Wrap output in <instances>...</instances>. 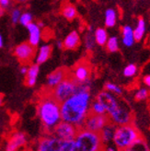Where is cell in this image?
I'll return each mask as SVG.
<instances>
[{
	"label": "cell",
	"mask_w": 150,
	"mask_h": 151,
	"mask_svg": "<svg viewBox=\"0 0 150 151\" xmlns=\"http://www.w3.org/2000/svg\"><path fill=\"white\" fill-rule=\"evenodd\" d=\"M33 19V17H32V14L31 12H28V11H25V12H22L21 16H20V19H19V23L22 26L24 27H27L29 23H32Z\"/></svg>",
	"instance_id": "cell-26"
},
{
	"label": "cell",
	"mask_w": 150,
	"mask_h": 151,
	"mask_svg": "<svg viewBox=\"0 0 150 151\" xmlns=\"http://www.w3.org/2000/svg\"><path fill=\"white\" fill-rule=\"evenodd\" d=\"M144 83L150 88V75L146 76V77L144 78Z\"/></svg>",
	"instance_id": "cell-35"
},
{
	"label": "cell",
	"mask_w": 150,
	"mask_h": 151,
	"mask_svg": "<svg viewBox=\"0 0 150 151\" xmlns=\"http://www.w3.org/2000/svg\"><path fill=\"white\" fill-rule=\"evenodd\" d=\"M149 95L148 89L146 88H140L137 91L134 93V99L136 101H145L147 99V97Z\"/></svg>",
	"instance_id": "cell-29"
},
{
	"label": "cell",
	"mask_w": 150,
	"mask_h": 151,
	"mask_svg": "<svg viewBox=\"0 0 150 151\" xmlns=\"http://www.w3.org/2000/svg\"><path fill=\"white\" fill-rule=\"evenodd\" d=\"M16 3H19V4H24V3H27L29 0H14Z\"/></svg>",
	"instance_id": "cell-37"
},
{
	"label": "cell",
	"mask_w": 150,
	"mask_h": 151,
	"mask_svg": "<svg viewBox=\"0 0 150 151\" xmlns=\"http://www.w3.org/2000/svg\"><path fill=\"white\" fill-rule=\"evenodd\" d=\"M105 89L114 95H122L123 94V88L120 86L114 84V83H111V82L106 83V84H105Z\"/></svg>",
	"instance_id": "cell-25"
},
{
	"label": "cell",
	"mask_w": 150,
	"mask_h": 151,
	"mask_svg": "<svg viewBox=\"0 0 150 151\" xmlns=\"http://www.w3.org/2000/svg\"><path fill=\"white\" fill-rule=\"evenodd\" d=\"M61 140L52 134H44L36 145L35 151H59Z\"/></svg>",
	"instance_id": "cell-9"
},
{
	"label": "cell",
	"mask_w": 150,
	"mask_h": 151,
	"mask_svg": "<svg viewBox=\"0 0 150 151\" xmlns=\"http://www.w3.org/2000/svg\"><path fill=\"white\" fill-rule=\"evenodd\" d=\"M75 81L78 83H83L88 80L89 78V68L85 64L78 65L75 70L73 71V75L71 77Z\"/></svg>",
	"instance_id": "cell-14"
},
{
	"label": "cell",
	"mask_w": 150,
	"mask_h": 151,
	"mask_svg": "<svg viewBox=\"0 0 150 151\" xmlns=\"http://www.w3.org/2000/svg\"><path fill=\"white\" fill-rule=\"evenodd\" d=\"M62 14L63 16L68 20H71L73 19L76 18L77 16V10H76V7H75L73 5L70 4H65L63 9H62Z\"/></svg>",
	"instance_id": "cell-21"
},
{
	"label": "cell",
	"mask_w": 150,
	"mask_h": 151,
	"mask_svg": "<svg viewBox=\"0 0 150 151\" xmlns=\"http://www.w3.org/2000/svg\"><path fill=\"white\" fill-rule=\"evenodd\" d=\"M108 123H110V120L106 114L99 115V114H94V113L90 112L85 121L83 128L91 132L100 133L102 130V128Z\"/></svg>",
	"instance_id": "cell-8"
},
{
	"label": "cell",
	"mask_w": 150,
	"mask_h": 151,
	"mask_svg": "<svg viewBox=\"0 0 150 151\" xmlns=\"http://www.w3.org/2000/svg\"><path fill=\"white\" fill-rule=\"evenodd\" d=\"M13 52L22 65H29L35 55V47H33L29 42H22L14 48Z\"/></svg>",
	"instance_id": "cell-7"
},
{
	"label": "cell",
	"mask_w": 150,
	"mask_h": 151,
	"mask_svg": "<svg viewBox=\"0 0 150 151\" xmlns=\"http://www.w3.org/2000/svg\"><path fill=\"white\" fill-rule=\"evenodd\" d=\"M90 112L94 113V114L105 115V114H106V109H105V106L100 101H99L98 100H95L94 101L91 102Z\"/></svg>",
	"instance_id": "cell-23"
},
{
	"label": "cell",
	"mask_w": 150,
	"mask_h": 151,
	"mask_svg": "<svg viewBox=\"0 0 150 151\" xmlns=\"http://www.w3.org/2000/svg\"><path fill=\"white\" fill-rule=\"evenodd\" d=\"M29 65H22L21 67H20V74L23 75V76H26V74L28 73V70H29Z\"/></svg>",
	"instance_id": "cell-34"
},
{
	"label": "cell",
	"mask_w": 150,
	"mask_h": 151,
	"mask_svg": "<svg viewBox=\"0 0 150 151\" xmlns=\"http://www.w3.org/2000/svg\"><path fill=\"white\" fill-rule=\"evenodd\" d=\"M14 0H0V6H1L4 9H7L11 6V4Z\"/></svg>",
	"instance_id": "cell-33"
},
{
	"label": "cell",
	"mask_w": 150,
	"mask_h": 151,
	"mask_svg": "<svg viewBox=\"0 0 150 151\" xmlns=\"http://www.w3.org/2000/svg\"><path fill=\"white\" fill-rule=\"evenodd\" d=\"M67 77H69V76L65 68H58L55 71H52L47 77L46 89L52 90L54 88H55L59 83H61L64 79H65Z\"/></svg>",
	"instance_id": "cell-11"
},
{
	"label": "cell",
	"mask_w": 150,
	"mask_h": 151,
	"mask_svg": "<svg viewBox=\"0 0 150 151\" xmlns=\"http://www.w3.org/2000/svg\"><path fill=\"white\" fill-rule=\"evenodd\" d=\"M130 148L132 149V151H150L146 141L142 137H139Z\"/></svg>",
	"instance_id": "cell-24"
},
{
	"label": "cell",
	"mask_w": 150,
	"mask_h": 151,
	"mask_svg": "<svg viewBox=\"0 0 150 151\" xmlns=\"http://www.w3.org/2000/svg\"><path fill=\"white\" fill-rule=\"evenodd\" d=\"M3 46H4V40H3L1 33H0V48H2Z\"/></svg>",
	"instance_id": "cell-39"
},
{
	"label": "cell",
	"mask_w": 150,
	"mask_h": 151,
	"mask_svg": "<svg viewBox=\"0 0 150 151\" xmlns=\"http://www.w3.org/2000/svg\"><path fill=\"white\" fill-rule=\"evenodd\" d=\"M145 32H146V22H145V19H140L138 20L136 28L133 29L134 40L140 41L142 38H143Z\"/></svg>",
	"instance_id": "cell-19"
},
{
	"label": "cell",
	"mask_w": 150,
	"mask_h": 151,
	"mask_svg": "<svg viewBox=\"0 0 150 151\" xmlns=\"http://www.w3.org/2000/svg\"><path fill=\"white\" fill-rule=\"evenodd\" d=\"M116 19H117V15L114 9H109L105 12V25L109 28L114 27L116 24Z\"/></svg>",
	"instance_id": "cell-20"
},
{
	"label": "cell",
	"mask_w": 150,
	"mask_h": 151,
	"mask_svg": "<svg viewBox=\"0 0 150 151\" xmlns=\"http://www.w3.org/2000/svg\"><path fill=\"white\" fill-rule=\"evenodd\" d=\"M78 83L75 81L71 77H67L61 83H59L55 88L50 90V92L56 101L62 103L76 93L78 91Z\"/></svg>",
	"instance_id": "cell-5"
},
{
	"label": "cell",
	"mask_w": 150,
	"mask_h": 151,
	"mask_svg": "<svg viewBox=\"0 0 150 151\" xmlns=\"http://www.w3.org/2000/svg\"><path fill=\"white\" fill-rule=\"evenodd\" d=\"M22 14V11L20 9V7H13L11 9V12H10V19H11V22L13 25H16L19 23V19H20V16Z\"/></svg>",
	"instance_id": "cell-28"
},
{
	"label": "cell",
	"mask_w": 150,
	"mask_h": 151,
	"mask_svg": "<svg viewBox=\"0 0 150 151\" xmlns=\"http://www.w3.org/2000/svg\"><path fill=\"white\" fill-rule=\"evenodd\" d=\"M64 48L67 50H74L78 47L80 43V38L77 32H72L64 40Z\"/></svg>",
	"instance_id": "cell-16"
},
{
	"label": "cell",
	"mask_w": 150,
	"mask_h": 151,
	"mask_svg": "<svg viewBox=\"0 0 150 151\" xmlns=\"http://www.w3.org/2000/svg\"><path fill=\"white\" fill-rule=\"evenodd\" d=\"M121 151H132L131 148H127V149H124V150H121Z\"/></svg>",
	"instance_id": "cell-42"
},
{
	"label": "cell",
	"mask_w": 150,
	"mask_h": 151,
	"mask_svg": "<svg viewBox=\"0 0 150 151\" xmlns=\"http://www.w3.org/2000/svg\"><path fill=\"white\" fill-rule=\"evenodd\" d=\"M37 24H38V26L42 29V27H43V23H42V21H39V22H37Z\"/></svg>",
	"instance_id": "cell-41"
},
{
	"label": "cell",
	"mask_w": 150,
	"mask_h": 151,
	"mask_svg": "<svg viewBox=\"0 0 150 151\" xmlns=\"http://www.w3.org/2000/svg\"><path fill=\"white\" fill-rule=\"evenodd\" d=\"M139 137H141L139 131L132 124L119 125L116 126L112 143L120 150H124L130 148Z\"/></svg>",
	"instance_id": "cell-4"
},
{
	"label": "cell",
	"mask_w": 150,
	"mask_h": 151,
	"mask_svg": "<svg viewBox=\"0 0 150 151\" xmlns=\"http://www.w3.org/2000/svg\"><path fill=\"white\" fill-rule=\"evenodd\" d=\"M102 149L103 144L100 134L81 128L74 139L70 151H102Z\"/></svg>",
	"instance_id": "cell-3"
},
{
	"label": "cell",
	"mask_w": 150,
	"mask_h": 151,
	"mask_svg": "<svg viewBox=\"0 0 150 151\" xmlns=\"http://www.w3.org/2000/svg\"><path fill=\"white\" fill-rule=\"evenodd\" d=\"M95 40L100 45H105L108 41V33L102 28H99L95 32Z\"/></svg>",
	"instance_id": "cell-22"
},
{
	"label": "cell",
	"mask_w": 150,
	"mask_h": 151,
	"mask_svg": "<svg viewBox=\"0 0 150 151\" xmlns=\"http://www.w3.org/2000/svg\"><path fill=\"white\" fill-rule=\"evenodd\" d=\"M90 81L78 83V91L61 103L62 121L70 123L78 129L83 128L85 121L90 113L91 96Z\"/></svg>",
	"instance_id": "cell-1"
},
{
	"label": "cell",
	"mask_w": 150,
	"mask_h": 151,
	"mask_svg": "<svg viewBox=\"0 0 150 151\" xmlns=\"http://www.w3.org/2000/svg\"><path fill=\"white\" fill-rule=\"evenodd\" d=\"M56 46L59 48V49H63L64 48V42L62 41H57L56 42Z\"/></svg>",
	"instance_id": "cell-36"
},
{
	"label": "cell",
	"mask_w": 150,
	"mask_h": 151,
	"mask_svg": "<svg viewBox=\"0 0 150 151\" xmlns=\"http://www.w3.org/2000/svg\"><path fill=\"white\" fill-rule=\"evenodd\" d=\"M133 29L131 26H124L123 28V43L127 47H130L134 42Z\"/></svg>",
	"instance_id": "cell-18"
},
{
	"label": "cell",
	"mask_w": 150,
	"mask_h": 151,
	"mask_svg": "<svg viewBox=\"0 0 150 151\" xmlns=\"http://www.w3.org/2000/svg\"><path fill=\"white\" fill-rule=\"evenodd\" d=\"M115 129H116V125L110 122L105 125L102 128V130L99 133L103 146L111 144V143L113 142Z\"/></svg>",
	"instance_id": "cell-13"
},
{
	"label": "cell",
	"mask_w": 150,
	"mask_h": 151,
	"mask_svg": "<svg viewBox=\"0 0 150 151\" xmlns=\"http://www.w3.org/2000/svg\"><path fill=\"white\" fill-rule=\"evenodd\" d=\"M52 54V46L49 44H44L42 45L38 51V55L36 56V64L42 65L45 63L47 60L50 58Z\"/></svg>",
	"instance_id": "cell-17"
},
{
	"label": "cell",
	"mask_w": 150,
	"mask_h": 151,
	"mask_svg": "<svg viewBox=\"0 0 150 151\" xmlns=\"http://www.w3.org/2000/svg\"><path fill=\"white\" fill-rule=\"evenodd\" d=\"M3 105H4V97L2 95H0V109L2 108Z\"/></svg>",
	"instance_id": "cell-38"
},
{
	"label": "cell",
	"mask_w": 150,
	"mask_h": 151,
	"mask_svg": "<svg viewBox=\"0 0 150 151\" xmlns=\"http://www.w3.org/2000/svg\"><path fill=\"white\" fill-rule=\"evenodd\" d=\"M94 41H96V40H95V36L93 37V36L90 35V34L87 35L85 43H86V47H87L88 50H91V49L94 47Z\"/></svg>",
	"instance_id": "cell-31"
},
{
	"label": "cell",
	"mask_w": 150,
	"mask_h": 151,
	"mask_svg": "<svg viewBox=\"0 0 150 151\" xmlns=\"http://www.w3.org/2000/svg\"><path fill=\"white\" fill-rule=\"evenodd\" d=\"M27 141V137L23 132L15 131L7 137L5 145V151H19L26 146Z\"/></svg>",
	"instance_id": "cell-10"
},
{
	"label": "cell",
	"mask_w": 150,
	"mask_h": 151,
	"mask_svg": "<svg viewBox=\"0 0 150 151\" xmlns=\"http://www.w3.org/2000/svg\"><path fill=\"white\" fill-rule=\"evenodd\" d=\"M78 128L74 124L61 121L52 131V134L56 137L58 139L65 141V140H73L76 137V135L78 132Z\"/></svg>",
	"instance_id": "cell-6"
},
{
	"label": "cell",
	"mask_w": 150,
	"mask_h": 151,
	"mask_svg": "<svg viewBox=\"0 0 150 151\" xmlns=\"http://www.w3.org/2000/svg\"><path fill=\"white\" fill-rule=\"evenodd\" d=\"M136 73H137V67L133 64H129L128 65H126L123 70V75L126 78H132Z\"/></svg>",
	"instance_id": "cell-30"
},
{
	"label": "cell",
	"mask_w": 150,
	"mask_h": 151,
	"mask_svg": "<svg viewBox=\"0 0 150 151\" xmlns=\"http://www.w3.org/2000/svg\"><path fill=\"white\" fill-rule=\"evenodd\" d=\"M40 72V65L38 64H32L29 66L28 73L25 76V84L27 87L32 88L35 86L37 78H38Z\"/></svg>",
	"instance_id": "cell-15"
},
{
	"label": "cell",
	"mask_w": 150,
	"mask_h": 151,
	"mask_svg": "<svg viewBox=\"0 0 150 151\" xmlns=\"http://www.w3.org/2000/svg\"><path fill=\"white\" fill-rule=\"evenodd\" d=\"M4 13H5V9H3V7L0 6V18H1L3 15H4Z\"/></svg>",
	"instance_id": "cell-40"
},
{
	"label": "cell",
	"mask_w": 150,
	"mask_h": 151,
	"mask_svg": "<svg viewBox=\"0 0 150 151\" xmlns=\"http://www.w3.org/2000/svg\"><path fill=\"white\" fill-rule=\"evenodd\" d=\"M102 151H121V150H120V149L113 144V143H111V144H108V145L103 146Z\"/></svg>",
	"instance_id": "cell-32"
},
{
	"label": "cell",
	"mask_w": 150,
	"mask_h": 151,
	"mask_svg": "<svg viewBox=\"0 0 150 151\" xmlns=\"http://www.w3.org/2000/svg\"><path fill=\"white\" fill-rule=\"evenodd\" d=\"M26 28L28 29L29 35V42L33 47H37V45H39L42 39V29L35 22L29 23Z\"/></svg>",
	"instance_id": "cell-12"
},
{
	"label": "cell",
	"mask_w": 150,
	"mask_h": 151,
	"mask_svg": "<svg viewBox=\"0 0 150 151\" xmlns=\"http://www.w3.org/2000/svg\"><path fill=\"white\" fill-rule=\"evenodd\" d=\"M107 49L111 52H114L118 51V49H119V42H118V38L116 36H112V37H111L108 39V41H107Z\"/></svg>",
	"instance_id": "cell-27"
},
{
	"label": "cell",
	"mask_w": 150,
	"mask_h": 151,
	"mask_svg": "<svg viewBox=\"0 0 150 151\" xmlns=\"http://www.w3.org/2000/svg\"><path fill=\"white\" fill-rule=\"evenodd\" d=\"M37 115L42 124L44 134H52L55 126L62 121L61 103L45 89L37 103Z\"/></svg>",
	"instance_id": "cell-2"
}]
</instances>
